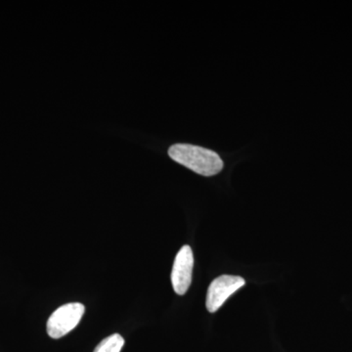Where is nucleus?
Segmentation results:
<instances>
[{
    "label": "nucleus",
    "instance_id": "4",
    "mask_svg": "<svg viewBox=\"0 0 352 352\" xmlns=\"http://www.w3.org/2000/svg\"><path fill=\"white\" fill-rule=\"evenodd\" d=\"M193 267V252L189 245H183L176 254L171 271V283L177 295H185L188 291L192 282Z\"/></svg>",
    "mask_w": 352,
    "mask_h": 352
},
{
    "label": "nucleus",
    "instance_id": "2",
    "mask_svg": "<svg viewBox=\"0 0 352 352\" xmlns=\"http://www.w3.org/2000/svg\"><path fill=\"white\" fill-rule=\"evenodd\" d=\"M85 305L80 302L68 303L57 308L47 321V333L52 339H60L78 325L85 314Z\"/></svg>",
    "mask_w": 352,
    "mask_h": 352
},
{
    "label": "nucleus",
    "instance_id": "3",
    "mask_svg": "<svg viewBox=\"0 0 352 352\" xmlns=\"http://www.w3.org/2000/svg\"><path fill=\"white\" fill-rule=\"evenodd\" d=\"M244 278L233 275H222L212 282L208 289L206 307L208 312L214 314L222 307L227 298H230L235 292L244 287Z\"/></svg>",
    "mask_w": 352,
    "mask_h": 352
},
{
    "label": "nucleus",
    "instance_id": "1",
    "mask_svg": "<svg viewBox=\"0 0 352 352\" xmlns=\"http://www.w3.org/2000/svg\"><path fill=\"white\" fill-rule=\"evenodd\" d=\"M168 156L176 163L204 176L217 175L223 168V161L212 150L191 144H175L168 149Z\"/></svg>",
    "mask_w": 352,
    "mask_h": 352
},
{
    "label": "nucleus",
    "instance_id": "5",
    "mask_svg": "<svg viewBox=\"0 0 352 352\" xmlns=\"http://www.w3.org/2000/svg\"><path fill=\"white\" fill-rule=\"evenodd\" d=\"M124 346V338L119 333H113L102 340L94 352H120Z\"/></svg>",
    "mask_w": 352,
    "mask_h": 352
}]
</instances>
